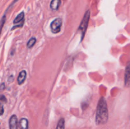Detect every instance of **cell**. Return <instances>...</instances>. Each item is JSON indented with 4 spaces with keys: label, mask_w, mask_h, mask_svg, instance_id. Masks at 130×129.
I'll list each match as a JSON object with an SVG mask.
<instances>
[{
    "label": "cell",
    "mask_w": 130,
    "mask_h": 129,
    "mask_svg": "<svg viewBox=\"0 0 130 129\" xmlns=\"http://www.w3.org/2000/svg\"><path fill=\"white\" fill-rule=\"evenodd\" d=\"M56 129H65V120L62 118L58 121Z\"/></svg>",
    "instance_id": "10"
},
{
    "label": "cell",
    "mask_w": 130,
    "mask_h": 129,
    "mask_svg": "<svg viewBox=\"0 0 130 129\" xmlns=\"http://www.w3.org/2000/svg\"><path fill=\"white\" fill-rule=\"evenodd\" d=\"M3 113H4L3 106V105L0 103V116L3 115Z\"/></svg>",
    "instance_id": "13"
},
{
    "label": "cell",
    "mask_w": 130,
    "mask_h": 129,
    "mask_svg": "<svg viewBox=\"0 0 130 129\" xmlns=\"http://www.w3.org/2000/svg\"><path fill=\"white\" fill-rule=\"evenodd\" d=\"M62 25V20L60 18L53 20L50 25L51 30L53 34H58L60 32Z\"/></svg>",
    "instance_id": "3"
},
{
    "label": "cell",
    "mask_w": 130,
    "mask_h": 129,
    "mask_svg": "<svg viewBox=\"0 0 130 129\" xmlns=\"http://www.w3.org/2000/svg\"><path fill=\"white\" fill-rule=\"evenodd\" d=\"M0 100L4 102H6V98L4 95H0Z\"/></svg>",
    "instance_id": "14"
},
{
    "label": "cell",
    "mask_w": 130,
    "mask_h": 129,
    "mask_svg": "<svg viewBox=\"0 0 130 129\" xmlns=\"http://www.w3.org/2000/svg\"><path fill=\"white\" fill-rule=\"evenodd\" d=\"M90 10H88L86 11V13L84 15L83 20L81 21V24L79 27V30L81 31V40L83 39L84 37H85V34H86V30H87L88 26L89 20H90Z\"/></svg>",
    "instance_id": "2"
},
{
    "label": "cell",
    "mask_w": 130,
    "mask_h": 129,
    "mask_svg": "<svg viewBox=\"0 0 130 129\" xmlns=\"http://www.w3.org/2000/svg\"><path fill=\"white\" fill-rule=\"evenodd\" d=\"M5 83H3L2 84H1V85H0V91H3V90L5 89Z\"/></svg>",
    "instance_id": "15"
},
{
    "label": "cell",
    "mask_w": 130,
    "mask_h": 129,
    "mask_svg": "<svg viewBox=\"0 0 130 129\" xmlns=\"http://www.w3.org/2000/svg\"><path fill=\"white\" fill-rule=\"evenodd\" d=\"M18 125L20 129H28L29 127V121L27 119L25 118H22L20 120L19 122L18 123Z\"/></svg>",
    "instance_id": "6"
},
{
    "label": "cell",
    "mask_w": 130,
    "mask_h": 129,
    "mask_svg": "<svg viewBox=\"0 0 130 129\" xmlns=\"http://www.w3.org/2000/svg\"><path fill=\"white\" fill-rule=\"evenodd\" d=\"M61 0H52L50 3V8L52 10H57L60 5Z\"/></svg>",
    "instance_id": "8"
},
{
    "label": "cell",
    "mask_w": 130,
    "mask_h": 129,
    "mask_svg": "<svg viewBox=\"0 0 130 129\" xmlns=\"http://www.w3.org/2000/svg\"><path fill=\"white\" fill-rule=\"evenodd\" d=\"M124 83H125L126 87H129L130 86V61L128 62L126 67Z\"/></svg>",
    "instance_id": "5"
},
{
    "label": "cell",
    "mask_w": 130,
    "mask_h": 129,
    "mask_svg": "<svg viewBox=\"0 0 130 129\" xmlns=\"http://www.w3.org/2000/svg\"><path fill=\"white\" fill-rule=\"evenodd\" d=\"M26 75L27 73L25 70H22L19 73V77L17 78V81L19 85H22L25 80V78H26Z\"/></svg>",
    "instance_id": "7"
},
{
    "label": "cell",
    "mask_w": 130,
    "mask_h": 129,
    "mask_svg": "<svg viewBox=\"0 0 130 129\" xmlns=\"http://www.w3.org/2000/svg\"><path fill=\"white\" fill-rule=\"evenodd\" d=\"M1 22H1V25H0V34H1V29H2L4 23H5V16H4L3 17V19H2V20H1Z\"/></svg>",
    "instance_id": "12"
},
{
    "label": "cell",
    "mask_w": 130,
    "mask_h": 129,
    "mask_svg": "<svg viewBox=\"0 0 130 129\" xmlns=\"http://www.w3.org/2000/svg\"><path fill=\"white\" fill-rule=\"evenodd\" d=\"M108 119H109V111H108L107 104L105 99L104 97H102L98 102L95 122L97 125H104L107 122Z\"/></svg>",
    "instance_id": "1"
},
{
    "label": "cell",
    "mask_w": 130,
    "mask_h": 129,
    "mask_svg": "<svg viewBox=\"0 0 130 129\" xmlns=\"http://www.w3.org/2000/svg\"><path fill=\"white\" fill-rule=\"evenodd\" d=\"M9 126L10 129H18V118L15 115H13L9 120Z\"/></svg>",
    "instance_id": "4"
},
{
    "label": "cell",
    "mask_w": 130,
    "mask_h": 129,
    "mask_svg": "<svg viewBox=\"0 0 130 129\" xmlns=\"http://www.w3.org/2000/svg\"><path fill=\"white\" fill-rule=\"evenodd\" d=\"M36 42V39L35 37H32L29 39V40L28 41L27 44V47L28 48H32L33 46L35 44Z\"/></svg>",
    "instance_id": "11"
},
{
    "label": "cell",
    "mask_w": 130,
    "mask_h": 129,
    "mask_svg": "<svg viewBox=\"0 0 130 129\" xmlns=\"http://www.w3.org/2000/svg\"><path fill=\"white\" fill-rule=\"evenodd\" d=\"M24 16H25V13L22 11L15 17V18L13 20V24H17L19 22H24Z\"/></svg>",
    "instance_id": "9"
}]
</instances>
